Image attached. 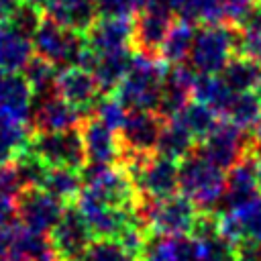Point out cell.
Here are the masks:
<instances>
[{
  "mask_svg": "<svg viewBox=\"0 0 261 261\" xmlns=\"http://www.w3.org/2000/svg\"><path fill=\"white\" fill-rule=\"evenodd\" d=\"M169 65L157 55L135 51L128 73L120 86L112 92L120 104L130 110H151L157 112L161 100V88L167 77Z\"/></svg>",
  "mask_w": 261,
  "mask_h": 261,
  "instance_id": "1",
  "label": "cell"
},
{
  "mask_svg": "<svg viewBox=\"0 0 261 261\" xmlns=\"http://www.w3.org/2000/svg\"><path fill=\"white\" fill-rule=\"evenodd\" d=\"M226 192V175L198 151L179 161V194L190 198L200 212H218Z\"/></svg>",
  "mask_w": 261,
  "mask_h": 261,
  "instance_id": "2",
  "label": "cell"
},
{
  "mask_svg": "<svg viewBox=\"0 0 261 261\" xmlns=\"http://www.w3.org/2000/svg\"><path fill=\"white\" fill-rule=\"evenodd\" d=\"M200 210L184 194H173L159 200H141L137 216L149 234L188 237L198 220Z\"/></svg>",
  "mask_w": 261,
  "mask_h": 261,
  "instance_id": "3",
  "label": "cell"
},
{
  "mask_svg": "<svg viewBox=\"0 0 261 261\" xmlns=\"http://www.w3.org/2000/svg\"><path fill=\"white\" fill-rule=\"evenodd\" d=\"M237 29L232 24H200L190 51V65L198 73H222L234 57Z\"/></svg>",
  "mask_w": 261,
  "mask_h": 261,
  "instance_id": "4",
  "label": "cell"
},
{
  "mask_svg": "<svg viewBox=\"0 0 261 261\" xmlns=\"http://www.w3.org/2000/svg\"><path fill=\"white\" fill-rule=\"evenodd\" d=\"M84 188L102 198L104 202L124 208V210H137L141 198L139 192L128 177V173L118 163H88L82 169Z\"/></svg>",
  "mask_w": 261,
  "mask_h": 261,
  "instance_id": "5",
  "label": "cell"
},
{
  "mask_svg": "<svg viewBox=\"0 0 261 261\" xmlns=\"http://www.w3.org/2000/svg\"><path fill=\"white\" fill-rule=\"evenodd\" d=\"M196 151L222 171H230L247 155L255 153L253 135H247V130L239 128L230 120L220 118L214 130L204 141H200Z\"/></svg>",
  "mask_w": 261,
  "mask_h": 261,
  "instance_id": "6",
  "label": "cell"
},
{
  "mask_svg": "<svg viewBox=\"0 0 261 261\" xmlns=\"http://www.w3.org/2000/svg\"><path fill=\"white\" fill-rule=\"evenodd\" d=\"M29 149L47 167H69L82 171L88 165V155L80 128H69L61 133H33L29 139Z\"/></svg>",
  "mask_w": 261,
  "mask_h": 261,
  "instance_id": "7",
  "label": "cell"
},
{
  "mask_svg": "<svg viewBox=\"0 0 261 261\" xmlns=\"http://www.w3.org/2000/svg\"><path fill=\"white\" fill-rule=\"evenodd\" d=\"M33 47L35 53L49 59L55 65H77L82 51L86 49V37L84 33H77L73 29L61 27L47 14L41 18L39 27L33 33Z\"/></svg>",
  "mask_w": 261,
  "mask_h": 261,
  "instance_id": "8",
  "label": "cell"
},
{
  "mask_svg": "<svg viewBox=\"0 0 261 261\" xmlns=\"http://www.w3.org/2000/svg\"><path fill=\"white\" fill-rule=\"evenodd\" d=\"M73 204L90 226L94 239H116L133 220H141L137 216V210L116 208L86 188H82Z\"/></svg>",
  "mask_w": 261,
  "mask_h": 261,
  "instance_id": "9",
  "label": "cell"
},
{
  "mask_svg": "<svg viewBox=\"0 0 261 261\" xmlns=\"http://www.w3.org/2000/svg\"><path fill=\"white\" fill-rule=\"evenodd\" d=\"M65 208L67 204L43 188H24L16 196V220L37 234H49L61 220Z\"/></svg>",
  "mask_w": 261,
  "mask_h": 261,
  "instance_id": "10",
  "label": "cell"
},
{
  "mask_svg": "<svg viewBox=\"0 0 261 261\" xmlns=\"http://www.w3.org/2000/svg\"><path fill=\"white\" fill-rule=\"evenodd\" d=\"M171 22L173 10L169 0H145L141 12L135 16V49L157 55Z\"/></svg>",
  "mask_w": 261,
  "mask_h": 261,
  "instance_id": "11",
  "label": "cell"
},
{
  "mask_svg": "<svg viewBox=\"0 0 261 261\" xmlns=\"http://www.w3.org/2000/svg\"><path fill=\"white\" fill-rule=\"evenodd\" d=\"M55 94H59L63 100H67L84 116L92 114L98 100L104 96L94 73L80 65H65L57 71Z\"/></svg>",
  "mask_w": 261,
  "mask_h": 261,
  "instance_id": "12",
  "label": "cell"
},
{
  "mask_svg": "<svg viewBox=\"0 0 261 261\" xmlns=\"http://www.w3.org/2000/svg\"><path fill=\"white\" fill-rule=\"evenodd\" d=\"M49 241L61 261H75L90 247L94 234L75 204H67L61 220L49 232Z\"/></svg>",
  "mask_w": 261,
  "mask_h": 261,
  "instance_id": "13",
  "label": "cell"
},
{
  "mask_svg": "<svg viewBox=\"0 0 261 261\" xmlns=\"http://www.w3.org/2000/svg\"><path fill=\"white\" fill-rule=\"evenodd\" d=\"M218 230L234 245L243 241L261 243V194L234 208H222L216 212Z\"/></svg>",
  "mask_w": 261,
  "mask_h": 261,
  "instance_id": "14",
  "label": "cell"
},
{
  "mask_svg": "<svg viewBox=\"0 0 261 261\" xmlns=\"http://www.w3.org/2000/svg\"><path fill=\"white\" fill-rule=\"evenodd\" d=\"M163 122L165 118L159 116L157 112L130 110L124 126L118 133L122 143V153H139V155L155 153Z\"/></svg>",
  "mask_w": 261,
  "mask_h": 261,
  "instance_id": "15",
  "label": "cell"
},
{
  "mask_svg": "<svg viewBox=\"0 0 261 261\" xmlns=\"http://www.w3.org/2000/svg\"><path fill=\"white\" fill-rule=\"evenodd\" d=\"M84 37L94 53L135 47V18L98 16L84 33Z\"/></svg>",
  "mask_w": 261,
  "mask_h": 261,
  "instance_id": "16",
  "label": "cell"
},
{
  "mask_svg": "<svg viewBox=\"0 0 261 261\" xmlns=\"http://www.w3.org/2000/svg\"><path fill=\"white\" fill-rule=\"evenodd\" d=\"M88 163H118L122 157V143L116 130L108 128L94 114L84 116L80 124Z\"/></svg>",
  "mask_w": 261,
  "mask_h": 261,
  "instance_id": "17",
  "label": "cell"
},
{
  "mask_svg": "<svg viewBox=\"0 0 261 261\" xmlns=\"http://www.w3.org/2000/svg\"><path fill=\"white\" fill-rule=\"evenodd\" d=\"M198 77V71L188 65V63H177L171 65L167 71V77L161 88V100L157 114L163 118H173L177 116L184 106L192 100V88Z\"/></svg>",
  "mask_w": 261,
  "mask_h": 261,
  "instance_id": "18",
  "label": "cell"
},
{
  "mask_svg": "<svg viewBox=\"0 0 261 261\" xmlns=\"http://www.w3.org/2000/svg\"><path fill=\"white\" fill-rule=\"evenodd\" d=\"M84 120V114L73 108L67 100H63L59 94L43 96L41 104L37 106L31 122L33 133H61L69 128H80Z\"/></svg>",
  "mask_w": 261,
  "mask_h": 261,
  "instance_id": "19",
  "label": "cell"
},
{
  "mask_svg": "<svg viewBox=\"0 0 261 261\" xmlns=\"http://www.w3.org/2000/svg\"><path fill=\"white\" fill-rule=\"evenodd\" d=\"M261 194V181L257 173V157L247 155L241 163H237L226 175V192H224V208L241 206L243 202Z\"/></svg>",
  "mask_w": 261,
  "mask_h": 261,
  "instance_id": "20",
  "label": "cell"
},
{
  "mask_svg": "<svg viewBox=\"0 0 261 261\" xmlns=\"http://www.w3.org/2000/svg\"><path fill=\"white\" fill-rule=\"evenodd\" d=\"M35 92L22 73H6L0 86V114L14 122H29Z\"/></svg>",
  "mask_w": 261,
  "mask_h": 261,
  "instance_id": "21",
  "label": "cell"
},
{
  "mask_svg": "<svg viewBox=\"0 0 261 261\" xmlns=\"http://www.w3.org/2000/svg\"><path fill=\"white\" fill-rule=\"evenodd\" d=\"M45 14L61 27L86 33L98 18V0H49Z\"/></svg>",
  "mask_w": 261,
  "mask_h": 261,
  "instance_id": "22",
  "label": "cell"
},
{
  "mask_svg": "<svg viewBox=\"0 0 261 261\" xmlns=\"http://www.w3.org/2000/svg\"><path fill=\"white\" fill-rule=\"evenodd\" d=\"M133 55H135L133 47L116 49V51H108V53H96L92 73H94L102 94H112L120 86V82L128 73Z\"/></svg>",
  "mask_w": 261,
  "mask_h": 261,
  "instance_id": "23",
  "label": "cell"
},
{
  "mask_svg": "<svg viewBox=\"0 0 261 261\" xmlns=\"http://www.w3.org/2000/svg\"><path fill=\"white\" fill-rule=\"evenodd\" d=\"M35 55L33 39L16 29L2 27L0 31V69L4 73H22Z\"/></svg>",
  "mask_w": 261,
  "mask_h": 261,
  "instance_id": "24",
  "label": "cell"
},
{
  "mask_svg": "<svg viewBox=\"0 0 261 261\" xmlns=\"http://www.w3.org/2000/svg\"><path fill=\"white\" fill-rule=\"evenodd\" d=\"M196 143L198 141L184 126V122L177 116H173V118H165L163 128H161V135H159V141H157L155 153L161 155V157H165V159H171V161L179 163L190 153L196 151L194 149Z\"/></svg>",
  "mask_w": 261,
  "mask_h": 261,
  "instance_id": "25",
  "label": "cell"
},
{
  "mask_svg": "<svg viewBox=\"0 0 261 261\" xmlns=\"http://www.w3.org/2000/svg\"><path fill=\"white\" fill-rule=\"evenodd\" d=\"M194 37H196L194 22L175 16L167 35H165V39H163V43H161V47H159L157 57L163 59L169 67L177 65V63H184L186 57H190Z\"/></svg>",
  "mask_w": 261,
  "mask_h": 261,
  "instance_id": "26",
  "label": "cell"
},
{
  "mask_svg": "<svg viewBox=\"0 0 261 261\" xmlns=\"http://www.w3.org/2000/svg\"><path fill=\"white\" fill-rule=\"evenodd\" d=\"M237 92H232L228 88V84L222 80V75H214V73H198L194 88H192V100L202 102L206 106H210L212 110H216L220 114V118L224 116L226 108L230 106L232 98Z\"/></svg>",
  "mask_w": 261,
  "mask_h": 261,
  "instance_id": "27",
  "label": "cell"
},
{
  "mask_svg": "<svg viewBox=\"0 0 261 261\" xmlns=\"http://www.w3.org/2000/svg\"><path fill=\"white\" fill-rule=\"evenodd\" d=\"M143 261H194V245L190 237L149 234Z\"/></svg>",
  "mask_w": 261,
  "mask_h": 261,
  "instance_id": "28",
  "label": "cell"
},
{
  "mask_svg": "<svg viewBox=\"0 0 261 261\" xmlns=\"http://www.w3.org/2000/svg\"><path fill=\"white\" fill-rule=\"evenodd\" d=\"M45 192L61 200L63 204H73L84 188L82 171L69 167H49L41 186Z\"/></svg>",
  "mask_w": 261,
  "mask_h": 261,
  "instance_id": "29",
  "label": "cell"
},
{
  "mask_svg": "<svg viewBox=\"0 0 261 261\" xmlns=\"http://www.w3.org/2000/svg\"><path fill=\"white\" fill-rule=\"evenodd\" d=\"M222 80L232 92H255L261 84V65L247 57L234 55L222 69Z\"/></svg>",
  "mask_w": 261,
  "mask_h": 261,
  "instance_id": "30",
  "label": "cell"
},
{
  "mask_svg": "<svg viewBox=\"0 0 261 261\" xmlns=\"http://www.w3.org/2000/svg\"><path fill=\"white\" fill-rule=\"evenodd\" d=\"M177 118L184 122V126L192 133V137L200 143L204 141L212 130L214 126L218 124L220 120V114L216 110H212L210 106L202 104V102H196V100H190L184 110L177 114Z\"/></svg>",
  "mask_w": 261,
  "mask_h": 261,
  "instance_id": "31",
  "label": "cell"
},
{
  "mask_svg": "<svg viewBox=\"0 0 261 261\" xmlns=\"http://www.w3.org/2000/svg\"><path fill=\"white\" fill-rule=\"evenodd\" d=\"M232 124L243 130H251L261 120V98L257 92H239L234 94L230 106L226 108L224 116Z\"/></svg>",
  "mask_w": 261,
  "mask_h": 261,
  "instance_id": "32",
  "label": "cell"
},
{
  "mask_svg": "<svg viewBox=\"0 0 261 261\" xmlns=\"http://www.w3.org/2000/svg\"><path fill=\"white\" fill-rule=\"evenodd\" d=\"M24 80L29 82L35 96H47L49 90L55 92V77H57V65L41 55H33L27 67L22 69Z\"/></svg>",
  "mask_w": 261,
  "mask_h": 261,
  "instance_id": "33",
  "label": "cell"
},
{
  "mask_svg": "<svg viewBox=\"0 0 261 261\" xmlns=\"http://www.w3.org/2000/svg\"><path fill=\"white\" fill-rule=\"evenodd\" d=\"M75 261H135L116 239H94Z\"/></svg>",
  "mask_w": 261,
  "mask_h": 261,
  "instance_id": "34",
  "label": "cell"
},
{
  "mask_svg": "<svg viewBox=\"0 0 261 261\" xmlns=\"http://www.w3.org/2000/svg\"><path fill=\"white\" fill-rule=\"evenodd\" d=\"M92 114H94L100 122H104L108 128L120 133V128H122L124 122H126L128 110L120 104V100H118L114 94H104V96L98 100V104H96V108H94Z\"/></svg>",
  "mask_w": 261,
  "mask_h": 261,
  "instance_id": "35",
  "label": "cell"
},
{
  "mask_svg": "<svg viewBox=\"0 0 261 261\" xmlns=\"http://www.w3.org/2000/svg\"><path fill=\"white\" fill-rule=\"evenodd\" d=\"M234 55L247 57V59L257 61L261 65V31H255V29H237Z\"/></svg>",
  "mask_w": 261,
  "mask_h": 261,
  "instance_id": "36",
  "label": "cell"
},
{
  "mask_svg": "<svg viewBox=\"0 0 261 261\" xmlns=\"http://www.w3.org/2000/svg\"><path fill=\"white\" fill-rule=\"evenodd\" d=\"M145 0H98V16L135 18Z\"/></svg>",
  "mask_w": 261,
  "mask_h": 261,
  "instance_id": "37",
  "label": "cell"
},
{
  "mask_svg": "<svg viewBox=\"0 0 261 261\" xmlns=\"http://www.w3.org/2000/svg\"><path fill=\"white\" fill-rule=\"evenodd\" d=\"M198 22L200 24H228L224 0H202Z\"/></svg>",
  "mask_w": 261,
  "mask_h": 261,
  "instance_id": "38",
  "label": "cell"
},
{
  "mask_svg": "<svg viewBox=\"0 0 261 261\" xmlns=\"http://www.w3.org/2000/svg\"><path fill=\"white\" fill-rule=\"evenodd\" d=\"M226 4V18H228V24L232 27H239L247 14L259 4V0H224Z\"/></svg>",
  "mask_w": 261,
  "mask_h": 261,
  "instance_id": "39",
  "label": "cell"
},
{
  "mask_svg": "<svg viewBox=\"0 0 261 261\" xmlns=\"http://www.w3.org/2000/svg\"><path fill=\"white\" fill-rule=\"evenodd\" d=\"M202 0H169V6L177 18H186L190 22H198Z\"/></svg>",
  "mask_w": 261,
  "mask_h": 261,
  "instance_id": "40",
  "label": "cell"
},
{
  "mask_svg": "<svg viewBox=\"0 0 261 261\" xmlns=\"http://www.w3.org/2000/svg\"><path fill=\"white\" fill-rule=\"evenodd\" d=\"M24 0H0V24L8 27L12 22V18L16 16V12L20 10Z\"/></svg>",
  "mask_w": 261,
  "mask_h": 261,
  "instance_id": "41",
  "label": "cell"
},
{
  "mask_svg": "<svg viewBox=\"0 0 261 261\" xmlns=\"http://www.w3.org/2000/svg\"><path fill=\"white\" fill-rule=\"evenodd\" d=\"M253 147H255V153L261 155V120L255 126V133H253Z\"/></svg>",
  "mask_w": 261,
  "mask_h": 261,
  "instance_id": "42",
  "label": "cell"
},
{
  "mask_svg": "<svg viewBox=\"0 0 261 261\" xmlns=\"http://www.w3.org/2000/svg\"><path fill=\"white\" fill-rule=\"evenodd\" d=\"M27 2H33V4H37V6H41V8L45 10V4H47L49 0H27Z\"/></svg>",
  "mask_w": 261,
  "mask_h": 261,
  "instance_id": "43",
  "label": "cell"
},
{
  "mask_svg": "<svg viewBox=\"0 0 261 261\" xmlns=\"http://www.w3.org/2000/svg\"><path fill=\"white\" fill-rule=\"evenodd\" d=\"M257 173H259V181H261V155L257 157Z\"/></svg>",
  "mask_w": 261,
  "mask_h": 261,
  "instance_id": "44",
  "label": "cell"
},
{
  "mask_svg": "<svg viewBox=\"0 0 261 261\" xmlns=\"http://www.w3.org/2000/svg\"><path fill=\"white\" fill-rule=\"evenodd\" d=\"M4 75H6V73H4L2 69H0V86H2V82H4Z\"/></svg>",
  "mask_w": 261,
  "mask_h": 261,
  "instance_id": "45",
  "label": "cell"
},
{
  "mask_svg": "<svg viewBox=\"0 0 261 261\" xmlns=\"http://www.w3.org/2000/svg\"><path fill=\"white\" fill-rule=\"evenodd\" d=\"M255 92H257V94H259V98H261V84L257 86V90H255Z\"/></svg>",
  "mask_w": 261,
  "mask_h": 261,
  "instance_id": "46",
  "label": "cell"
},
{
  "mask_svg": "<svg viewBox=\"0 0 261 261\" xmlns=\"http://www.w3.org/2000/svg\"><path fill=\"white\" fill-rule=\"evenodd\" d=\"M0 31H2V24H0Z\"/></svg>",
  "mask_w": 261,
  "mask_h": 261,
  "instance_id": "47",
  "label": "cell"
},
{
  "mask_svg": "<svg viewBox=\"0 0 261 261\" xmlns=\"http://www.w3.org/2000/svg\"><path fill=\"white\" fill-rule=\"evenodd\" d=\"M259 2H261V0H259Z\"/></svg>",
  "mask_w": 261,
  "mask_h": 261,
  "instance_id": "48",
  "label": "cell"
}]
</instances>
